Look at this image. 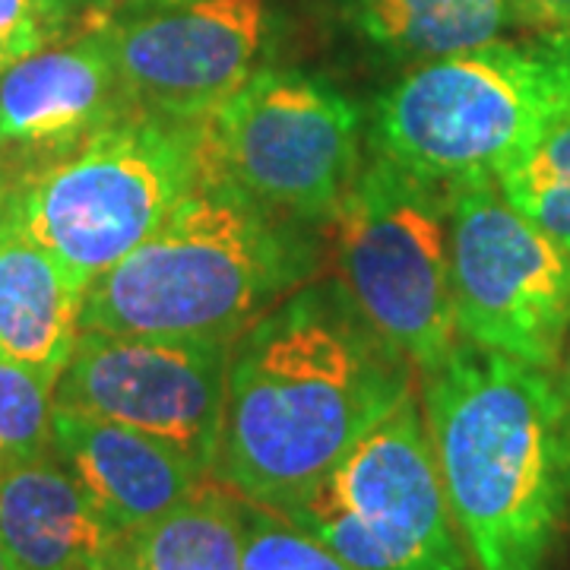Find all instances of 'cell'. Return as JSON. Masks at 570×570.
<instances>
[{"mask_svg": "<svg viewBox=\"0 0 570 570\" xmlns=\"http://www.w3.org/2000/svg\"><path fill=\"white\" fill-rule=\"evenodd\" d=\"M456 333L539 367L570 343V250L517 213L489 175L448 184Z\"/></svg>", "mask_w": 570, "mask_h": 570, "instance_id": "9c48e42d", "label": "cell"}, {"mask_svg": "<svg viewBox=\"0 0 570 570\" xmlns=\"http://www.w3.org/2000/svg\"><path fill=\"white\" fill-rule=\"evenodd\" d=\"M232 343L80 330L55 384V409L140 428L213 475Z\"/></svg>", "mask_w": 570, "mask_h": 570, "instance_id": "8fae6325", "label": "cell"}, {"mask_svg": "<svg viewBox=\"0 0 570 570\" xmlns=\"http://www.w3.org/2000/svg\"><path fill=\"white\" fill-rule=\"evenodd\" d=\"M55 377L0 352V456L22 463L51 450Z\"/></svg>", "mask_w": 570, "mask_h": 570, "instance_id": "d6986e66", "label": "cell"}, {"mask_svg": "<svg viewBox=\"0 0 570 570\" xmlns=\"http://www.w3.org/2000/svg\"><path fill=\"white\" fill-rule=\"evenodd\" d=\"M0 542L17 570H86L118 549L121 535L48 450L3 472Z\"/></svg>", "mask_w": 570, "mask_h": 570, "instance_id": "9a60e30c", "label": "cell"}, {"mask_svg": "<svg viewBox=\"0 0 570 570\" xmlns=\"http://www.w3.org/2000/svg\"><path fill=\"white\" fill-rule=\"evenodd\" d=\"M22 181V165L0 146V223L10 216L13 200H17V190Z\"/></svg>", "mask_w": 570, "mask_h": 570, "instance_id": "603a6c76", "label": "cell"}, {"mask_svg": "<svg viewBox=\"0 0 570 570\" xmlns=\"http://www.w3.org/2000/svg\"><path fill=\"white\" fill-rule=\"evenodd\" d=\"M561 374H564V381H568V387H570V343H568V352H564V367H561Z\"/></svg>", "mask_w": 570, "mask_h": 570, "instance_id": "4316f807", "label": "cell"}, {"mask_svg": "<svg viewBox=\"0 0 570 570\" xmlns=\"http://www.w3.org/2000/svg\"><path fill=\"white\" fill-rule=\"evenodd\" d=\"M523 26L570 32V0H513Z\"/></svg>", "mask_w": 570, "mask_h": 570, "instance_id": "7402d4cb", "label": "cell"}, {"mask_svg": "<svg viewBox=\"0 0 570 570\" xmlns=\"http://www.w3.org/2000/svg\"><path fill=\"white\" fill-rule=\"evenodd\" d=\"M245 570H358L276 510L242 501Z\"/></svg>", "mask_w": 570, "mask_h": 570, "instance_id": "ffe728a7", "label": "cell"}, {"mask_svg": "<svg viewBox=\"0 0 570 570\" xmlns=\"http://www.w3.org/2000/svg\"><path fill=\"white\" fill-rule=\"evenodd\" d=\"M321 232L206 168L140 247L89 279L80 330L235 343L261 314L321 276Z\"/></svg>", "mask_w": 570, "mask_h": 570, "instance_id": "3957f363", "label": "cell"}, {"mask_svg": "<svg viewBox=\"0 0 570 570\" xmlns=\"http://www.w3.org/2000/svg\"><path fill=\"white\" fill-rule=\"evenodd\" d=\"M3 472H7V463H3V456H0V485H3Z\"/></svg>", "mask_w": 570, "mask_h": 570, "instance_id": "83f0119b", "label": "cell"}, {"mask_svg": "<svg viewBox=\"0 0 570 570\" xmlns=\"http://www.w3.org/2000/svg\"><path fill=\"white\" fill-rule=\"evenodd\" d=\"M82 292L10 209L0 223V352L58 381L80 336Z\"/></svg>", "mask_w": 570, "mask_h": 570, "instance_id": "2e32d148", "label": "cell"}, {"mask_svg": "<svg viewBox=\"0 0 570 570\" xmlns=\"http://www.w3.org/2000/svg\"><path fill=\"white\" fill-rule=\"evenodd\" d=\"M51 450L121 539L213 482L194 456L163 438L67 409H55Z\"/></svg>", "mask_w": 570, "mask_h": 570, "instance_id": "4fadbf2b", "label": "cell"}, {"mask_svg": "<svg viewBox=\"0 0 570 570\" xmlns=\"http://www.w3.org/2000/svg\"><path fill=\"white\" fill-rule=\"evenodd\" d=\"M61 3L70 10V17L80 22V29H86L96 20L108 17L111 10H118L127 0H61Z\"/></svg>", "mask_w": 570, "mask_h": 570, "instance_id": "cb8c5ba5", "label": "cell"}, {"mask_svg": "<svg viewBox=\"0 0 570 570\" xmlns=\"http://www.w3.org/2000/svg\"><path fill=\"white\" fill-rule=\"evenodd\" d=\"M204 178V121L130 108L29 168L13 219L89 285L140 247Z\"/></svg>", "mask_w": 570, "mask_h": 570, "instance_id": "5b68a950", "label": "cell"}, {"mask_svg": "<svg viewBox=\"0 0 570 570\" xmlns=\"http://www.w3.org/2000/svg\"><path fill=\"white\" fill-rule=\"evenodd\" d=\"M115 551L130 570H245L242 498L213 479Z\"/></svg>", "mask_w": 570, "mask_h": 570, "instance_id": "e0dca14e", "label": "cell"}, {"mask_svg": "<svg viewBox=\"0 0 570 570\" xmlns=\"http://www.w3.org/2000/svg\"><path fill=\"white\" fill-rule=\"evenodd\" d=\"M365 127L333 82L266 63L204 118L206 168L266 209L326 228L365 163Z\"/></svg>", "mask_w": 570, "mask_h": 570, "instance_id": "52a82bcc", "label": "cell"}, {"mask_svg": "<svg viewBox=\"0 0 570 570\" xmlns=\"http://www.w3.org/2000/svg\"><path fill=\"white\" fill-rule=\"evenodd\" d=\"M130 108L99 26L0 70V146L22 175Z\"/></svg>", "mask_w": 570, "mask_h": 570, "instance_id": "7c38bea8", "label": "cell"}, {"mask_svg": "<svg viewBox=\"0 0 570 570\" xmlns=\"http://www.w3.org/2000/svg\"><path fill=\"white\" fill-rule=\"evenodd\" d=\"M570 108V32L535 29L403 70L374 99L367 149L434 181L494 178Z\"/></svg>", "mask_w": 570, "mask_h": 570, "instance_id": "277c9868", "label": "cell"}, {"mask_svg": "<svg viewBox=\"0 0 570 570\" xmlns=\"http://www.w3.org/2000/svg\"><path fill=\"white\" fill-rule=\"evenodd\" d=\"M326 228L336 279L367 321L419 371L441 365L460 340L450 288L448 184L367 149Z\"/></svg>", "mask_w": 570, "mask_h": 570, "instance_id": "8992f818", "label": "cell"}, {"mask_svg": "<svg viewBox=\"0 0 570 570\" xmlns=\"http://www.w3.org/2000/svg\"><path fill=\"white\" fill-rule=\"evenodd\" d=\"M412 377L346 285L314 276L235 336L213 479L285 513L406 400Z\"/></svg>", "mask_w": 570, "mask_h": 570, "instance_id": "6da1fadb", "label": "cell"}, {"mask_svg": "<svg viewBox=\"0 0 570 570\" xmlns=\"http://www.w3.org/2000/svg\"><path fill=\"white\" fill-rule=\"evenodd\" d=\"M80 32L61 0H0V70Z\"/></svg>", "mask_w": 570, "mask_h": 570, "instance_id": "44dd1931", "label": "cell"}, {"mask_svg": "<svg viewBox=\"0 0 570 570\" xmlns=\"http://www.w3.org/2000/svg\"><path fill=\"white\" fill-rule=\"evenodd\" d=\"M422 412L472 570H549L570 530V387L456 340L422 371Z\"/></svg>", "mask_w": 570, "mask_h": 570, "instance_id": "7a4b0ae2", "label": "cell"}, {"mask_svg": "<svg viewBox=\"0 0 570 570\" xmlns=\"http://www.w3.org/2000/svg\"><path fill=\"white\" fill-rule=\"evenodd\" d=\"M283 517L358 570H472L415 393Z\"/></svg>", "mask_w": 570, "mask_h": 570, "instance_id": "ba28073f", "label": "cell"}, {"mask_svg": "<svg viewBox=\"0 0 570 570\" xmlns=\"http://www.w3.org/2000/svg\"><path fill=\"white\" fill-rule=\"evenodd\" d=\"M326 36L355 61L396 77L523 29L513 0H307Z\"/></svg>", "mask_w": 570, "mask_h": 570, "instance_id": "5bb4252c", "label": "cell"}, {"mask_svg": "<svg viewBox=\"0 0 570 570\" xmlns=\"http://www.w3.org/2000/svg\"><path fill=\"white\" fill-rule=\"evenodd\" d=\"M102 29L134 108L204 121L232 99L273 48L266 0H127Z\"/></svg>", "mask_w": 570, "mask_h": 570, "instance_id": "30bf717a", "label": "cell"}, {"mask_svg": "<svg viewBox=\"0 0 570 570\" xmlns=\"http://www.w3.org/2000/svg\"><path fill=\"white\" fill-rule=\"evenodd\" d=\"M0 570H17L13 561H10V554H7V549H3V542H0Z\"/></svg>", "mask_w": 570, "mask_h": 570, "instance_id": "484cf974", "label": "cell"}, {"mask_svg": "<svg viewBox=\"0 0 570 570\" xmlns=\"http://www.w3.org/2000/svg\"><path fill=\"white\" fill-rule=\"evenodd\" d=\"M517 213L570 250V108L494 175Z\"/></svg>", "mask_w": 570, "mask_h": 570, "instance_id": "ac0fdd59", "label": "cell"}, {"mask_svg": "<svg viewBox=\"0 0 570 570\" xmlns=\"http://www.w3.org/2000/svg\"><path fill=\"white\" fill-rule=\"evenodd\" d=\"M86 570H130V568H127L121 558H118V551H111V554L102 558L99 564H92V568H86Z\"/></svg>", "mask_w": 570, "mask_h": 570, "instance_id": "d4e9b609", "label": "cell"}]
</instances>
